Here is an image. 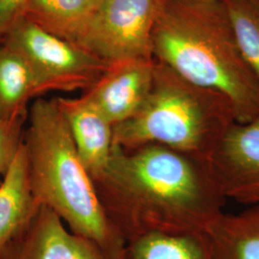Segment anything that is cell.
I'll list each match as a JSON object with an SVG mask.
<instances>
[{"label": "cell", "instance_id": "9c48e42d", "mask_svg": "<svg viewBox=\"0 0 259 259\" xmlns=\"http://www.w3.org/2000/svg\"><path fill=\"white\" fill-rule=\"evenodd\" d=\"M44 212L0 253V259H111L98 246L67 232L50 208Z\"/></svg>", "mask_w": 259, "mask_h": 259}, {"label": "cell", "instance_id": "8992f818", "mask_svg": "<svg viewBox=\"0 0 259 259\" xmlns=\"http://www.w3.org/2000/svg\"><path fill=\"white\" fill-rule=\"evenodd\" d=\"M163 0H103L78 42L108 64L151 61L152 35Z\"/></svg>", "mask_w": 259, "mask_h": 259}, {"label": "cell", "instance_id": "ac0fdd59", "mask_svg": "<svg viewBox=\"0 0 259 259\" xmlns=\"http://www.w3.org/2000/svg\"><path fill=\"white\" fill-rule=\"evenodd\" d=\"M28 0H0V39L7 34L18 19Z\"/></svg>", "mask_w": 259, "mask_h": 259}, {"label": "cell", "instance_id": "5b68a950", "mask_svg": "<svg viewBox=\"0 0 259 259\" xmlns=\"http://www.w3.org/2000/svg\"><path fill=\"white\" fill-rule=\"evenodd\" d=\"M2 40L27 61L41 93L89 91L110 66L82 47L57 37L24 18L15 22Z\"/></svg>", "mask_w": 259, "mask_h": 259}, {"label": "cell", "instance_id": "277c9868", "mask_svg": "<svg viewBox=\"0 0 259 259\" xmlns=\"http://www.w3.org/2000/svg\"><path fill=\"white\" fill-rule=\"evenodd\" d=\"M234 122L226 96L189 83L155 61L148 96L135 115L113 126L112 146L157 144L209 160Z\"/></svg>", "mask_w": 259, "mask_h": 259}, {"label": "cell", "instance_id": "4fadbf2b", "mask_svg": "<svg viewBox=\"0 0 259 259\" xmlns=\"http://www.w3.org/2000/svg\"><path fill=\"white\" fill-rule=\"evenodd\" d=\"M103 0H28L21 18L78 45Z\"/></svg>", "mask_w": 259, "mask_h": 259}, {"label": "cell", "instance_id": "ffe728a7", "mask_svg": "<svg viewBox=\"0 0 259 259\" xmlns=\"http://www.w3.org/2000/svg\"><path fill=\"white\" fill-rule=\"evenodd\" d=\"M0 40H1V39H0Z\"/></svg>", "mask_w": 259, "mask_h": 259}, {"label": "cell", "instance_id": "3957f363", "mask_svg": "<svg viewBox=\"0 0 259 259\" xmlns=\"http://www.w3.org/2000/svg\"><path fill=\"white\" fill-rule=\"evenodd\" d=\"M29 117L24 144L37 203L64 219L73 233L94 243L110 258L117 259L123 249L109 228L57 98L36 100Z\"/></svg>", "mask_w": 259, "mask_h": 259}, {"label": "cell", "instance_id": "9a60e30c", "mask_svg": "<svg viewBox=\"0 0 259 259\" xmlns=\"http://www.w3.org/2000/svg\"><path fill=\"white\" fill-rule=\"evenodd\" d=\"M117 259H213L204 233L169 234L152 232L132 239Z\"/></svg>", "mask_w": 259, "mask_h": 259}, {"label": "cell", "instance_id": "ba28073f", "mask_svg": "<svg viewBox=\"0 0 259 259\" xmlns=\"http://www.w3.org/2000/svg\"><path fill=\"white\" fill-rule=\"evenodd\" d=\"M155 61L110 64L85 96L112 126L128 120L146 100L154 80Z\"/></svg>", "mask_w": 259, "mask_h": 259}, {"label": "cell", "instance_id": "52a82bcc", "mask_svg": "<svg viewBox=\"0 0 259 259\" xmlns=\"http://www.w3.org/2000/svg\"><path fill=\"white\" fill-rule=\"evenodd\" d=\"M208 161L226 199L259 205V114L234 122Z\"/></svg>", "mask_w": 259, "mask_h": 259}, {"label": "cell", "instance_id": "6da1fadb", "mask_svg": "<svg viewBox=\"0 0 259 259\" xmlns=\"http://www.w3.org/2000/svg\"><path fill=\"white\" fill-rule=\"evenodd\" d=\"M152 54L185 81L226 96L236 122L258 115V81L241 55L224 2L163 0Z\"/></svg>", "mask_w": 259, "mask_h": 259}, {"label": "cell", "instance_id": "d6986e66", "mask_svg": "<svg viewBox=\"0 0 259 259\" xmlns=\"http://www.w3.org/2000/svg\"><path fill=\"white\" fill-rule=\"evenodd\" d=\"M177 1H184V2H224L227 0H177ZM251 1H259V0H251Z\"/></svg>", "mask_w": 259, "mask_h": 259}, {"label": "cell", "instance_id": "e0dca14e", "mask_svg": "<svg viewBox=\"0 0 259 259\" xmlns=\"http://www.w3.org/2000/svg\"><path fill=\"white\" fill-rule=\"evenodd\" d=\"M22 122L4 120L0 117V185L18 152Z\"/></svg>", "mask_w": 259, "mask_h": 259}, {"label": "cell", "instance_id": "8fae6325", "mask_svg": "<svg viewBox=\"0 0 259 259\" xmlns=\"http://www.w3.org/2000/svg\"><path fill=\"white\" fill-rule=\"evenodd\" d=\"M37 204L30 184L27 151L20 142L0 185V253L31 222Z\"/></svg>", "mask_w": 259, "mask_h": 259}, {"label": "cell", "instance_id": "7a4b0ae2", "mask_svg": "<svg viewBox=\"0 0 259 259\" xmlns=\"http://www.w3.org/2000/svg\"><path fill=\"white\" fill-rule=\"evenodd\" d=\"M106 175L120 182L138 206L135 237L204 233L227 200L208 160L157 144L141 146L131 156L112 146Z\"/></svg>", "mask_w": 259, "mask_h": 259}, {"label": "cell", "instance_id": "30bf717a", "mask_svg": "<svg viewBox=\"0 0 259 259\" xmlns=\"http://www.w3.org/2000/svg\"><path fill=\"white\" fill-rule=\"evenodd\" d=\"M57 101L90 176H106L112 152L113 126L85 96L58 97Z\"/></svg>", "mask_w": 259, "mask_h": 259}, {"label": "cell", "instance_id": "7c38bea8", "mask_svg": "<svg viewBox=\"0 0 259 259\" xmlns=\"http://www.w3.org/2000/svg\"><path fill=\"white\" fill-rule=\"evenodd\" d=\"M213 259H259V205L222 212L205 230Z\"/></svg>", "mask_w": 259, "mask_h": 259}, {"label": "cell", "instance_id": "2e32d148", "mask_svg": "<svg viewBox=\"0 0 259 259\" xmlns=\"http://www.w3.org/2000/svg\"><path fill=\"white\" fill-rule=\"evenodd\" d=\"M241 55L259 83V1H224Z\"/></svg>", "mask_w": 259, "mask_h": 259}, {"label": "cell", "instance_id": "5bb4252c", "mask_svg": "<svg viewBox=\"0 0 259 259\" xmlns=\"http://www.w3.org/2000/svg\"><path fill=\"white\" fill-rule=\"evenodd\" d=\"M42 94L37 77L23 56L0 40V117L23 121L29 100Z\"/></svg>", "mask_w": 259, "mask_h": 259}]
</instances>
